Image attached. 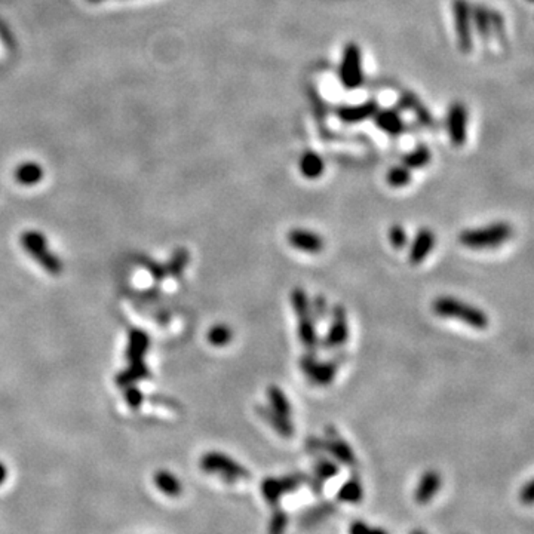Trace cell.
Segmentation results:
<instances>
[{
    "instance_id": "obj_1",
    "label": "cell",
    "mask_w": 534,
    "mask_h": 534,
    "mask_svg": "<svg viewBox=\"0 0 534 534\" xmlns=\"http://www.w3.org/2000/svg\"><path fill=\"white\" fill-rule=\"evenodd\" d=\"M432 310L436 316L444 319H457L459 322L475 329H485L490 325V318L483 309L451 296L435 298L432 303Z\"/></svg>"
},
{
    "instance_id": "obj_21",
    "label": "cell",
    "mask_w": 534,
    "mask_h": 534,
    "mask_svg": "<svg viewBox=\"0 0 534 534\" xmlns=\"http://www.w3.org/2000/svg\"><path fill=\"white\" fill-rule=\"evenodd\" d=\"M300 173L307 180H316L325 171V162L315 151H305L300 157Z\"/></svg>"
},
{
    "instance_id": "obj_7",
    "label": "cell",
    "mask_w": 534,
    "mask_h": 534,
    "mask_svg": "<svg viewBox=\"0 0 534 534\" xmlns=\"http://www.w3.org/2000/svg\"><path fill=\"white\" fill-rule=\"evenodd\" d=\"M21 245L34 258L36 263H39L51 275H60L62 272L61 260L55 254L51 253L48 240L40 231L27 230L21 235Z\"/></svg>"
},
{
    "instance_id": "obj_22",
    "label": "cell",
    "mask_w": 534,
    "mask_h": 534,
    "mask_svg": "<svg viewBox=\"0 0 534 534\" xmlns=\"http://www.w3.org/2000/svg\"><path fill=\"white\" fill-rule=\"evenodd\" d=\"M400 105H403L404 109L414 113L418 122L426 125V127H431V125L433 123V118H432L431 112L427 110V107L420 100H418V97L414 95L413 92H404L403 95H400Z\"/></svg>"
},
{
    "instance_id": "obj_12",
    "label": "cell",
    "mask_w": 534,
    "mask_h": 534,
    "mask_svg": "<svg viewBox=\"0 0 534 534\" xmlns=\"http://www.w3.org/2000/svg\"><path fill=\"white\" fill-rule=\"evenodd\" d=\"M447 132L451 142L456 147L465 146L468 140V122L469 114L466 105L463 103H453L447 113Z\"/></svg>"
},
{
    "instance_id": "obj_25",
    "label": "cell",
    "mask_w": 534,
    "mask_h": 534,
    "mask_svg": "<svg viewBox=\"0 0 534 534\" xmlns=\"http://www.w3.org/2000/svg\"><path fill=\"white\" fill-rule=\"evenodd\" d=\"M262 494L264 497V500L272 505V506H276L279 503L281 497L285 493V488H283V484H282V479L281 478H275V476H267L263 479L262 483Z\"/></svg>"
},
{
    "instance_id": "obj_31",
    "label": "cell",
    "mask_w": 534,
    "mask_h": 534,
    "mask_svg": "<svg viewBox=\"0 0 534 534\" xmlns=\"http://www.w3.org/2000/svg\"><path fill=\"white\" fill-rule=\"evenodd\" d=\"M387 238L390 245L396 248V249H403L404 246L408 245V235L407 230L404 229L403 225H392L387 231Z\"/></svg>"
},
{
    "instance_id": "obj_2",
    "label": "cell",
    "mask_w": 534,
    "mask_h": 534,
    "mask_svg": "<svg viewBox=\"0 0 534 534\" xmlns=\"http://www.w3.org/2000/svg\"><path fill=\"white\" fill-rule=\"evenodd\" d=\"M513 235V229L506 221H496L476 229H466L459 235V242L470 249H488L500 246Z\"/></svg>"
},
{
    "instance_id": "obj_20",
    "label": "cell",
    "mask_w": 534,
    "mask_h": 534,
    "mask_svg": "<svg viewBox=\"0 0 534 534\" xmlns=\"http://www.w3.org/2000/svg\"><path fill=\"white\" fill-rule=\"evenodd\" d=\"M153 483L159 492L168 497H178L183 493L181 481L169 470H157L153 476Z\"/></svg>"
},
{
    "instance_id": "obj_18",
    "label": "cell",
    "mask_w": 534,
    "mask_h": 534,
    "mask_svg": "<svg viewBox=\"0 0 534 534\" xmlns=\"http://www.w3.org/2000/svg\"><path fill=\"white\" fill-rule=\"evenodd\" d=\"M255 411L276 433L285 436V438H290V436L294 435V424L290 417L276 413L269 405H258Z\"/></svg>"
},
{
    "instance_id": "obj_17",
    "label": "cell",
    "mask_w": 534,
    "mask_h": 534,
    "mask_svg": "<svg viewBox=\"0 0 534 534\" xmlns=\"http://www.w3.org/2000/svg\"><path fill=\"white\" fill-rule=\"evenodd\" d=\"M379 104L376 100H368L361 104L343 105L337 110L338 119L344 123H359L372 118L374 113L377 112Z\"/></svg>"
},
{
    "instance_id": "obj_9",
    "label": "cell",
    "mask_w": 534,
    "mask_h": 534,
    "mask_svg": "<svg viewBox=\"0 0 534 534\" xmlns=\"http://www.w3.org/2000/svg\"><path fill=\"white\" fill-rule=\"evenodd\" d=\"M454 29L457 44L463 53H469L474 48V27H472V5L468 0H453Z\"/></svg>"
},
{
    "instance_id": "obj_24",
    "label": "cell",
    "mask_w": 534,
    "mask_h": 534,
    "mask_svg": "<svg viewBox=\"0 0 534 534\" xmlns=\"http://www.w3.org/2000/svg\"><path fill=\"white\" fill-rule=\"evenodd\" d=\"M337 498L340 502L344 503H351V505H358L362 502L364 498V488L358 476H352L351 479H347L346 483L340 487L337 493Z\"/></svg>"
},
{
    "instance_id": "obj_6",
    "label": "cell",
    "mask_w": 534,
    "mask_h": 534,
    "mask_svg": "<svg viewBox=\"0 0 534 534\" xmlns=\"http://www.w3.org/2000/svg\"><path fill=\"white\" fill-rule=\"evenodd\" d=\"M472 27H475L476 34L484 43H488L492 39L505 40V18L496 9L481 3L472 5Z\"/></svg>"
},
{
    "instance_id": "obj_33",
    "label": "cell",
    "mask_w": 534,
    "mask_h": 534,
    "mask_svg": "<svg viewBox=\"0 0 534 534\" xmlns=\"http://www.w3.org/2000/svg\"><path fill=\"white\" fill-rule=\"evenodd\" d=\"M349 534H389L385 529L372 527L364 521H355L351 524Z\"/></svg>"
},
{
    "instance_id": "obj_34",
    "label": "cell",
    "mask_w": 534,
    "mask_h": 534,
    "mask_svg": "<svg viewBox=\"0 0 534 534\" xmlns=\"http://www.w3.org/2000/svg\"><path fill=\"white\" fill-rule=\"evenodd\" d=\"M533 498H534L533 481H529V483L521 488V492H520V500H521L524 505H531V503H533Z\"/></svg>"
},
{
    "instance_id": "obj_10",
    "label": "cell",
    "mask_w": 534,
    "mask_h": 534,
    "mask_svg": "<svg viewBox=\"0 0 534 534\" xmlns=\"http://www.w3.org/2000/svg\"><path fill=\"white\" fill-rule=\"evenodd\" d=\"M349 340V320L346 307L334 305L329 309V327L322 340V347L327 351H337Z\"/></svg>"
},
{
    "instance_id": "obj_11",
    "label": "cell",
    "mask_w": 534,
    "mask_h": 534,
    "mask_svg": "<svg viewBox=\"0 0 534 534\" xmlns=\"http://www.w3.org/2000/svg\"><path fill=\"white\" fill-rule=\"evenodd\" d=\"M318 448H322L328 454H331L333 459L342 465L346 466H355L356 465V456L352 450V447L347 444L340 433L335 431L334 426H328L325 429V438L318 440Z\"/></svg>"
},
{
    "instance_id": "obj_13",
    "label": "cell",
    "mask_w": 534,
    "mask_h": 534,
    "mask_svg": "<svg viewBox=\"0 0 534 534\" xmlns=\"http://www.w3.org/2000/svg\"><path fill=\"white\" fill-rule=\"evenodd\" d=\"M287 239L292 248L307 254H319L325 246L324 238L307 229H292L288 231Z\"/></svg>"
},
{
    "instance_id": "obj_32",
    "label": "cell",
    "mask_w": 534,
    "mask_h": 534,
    "mask_svg": "<svg viewBox=\"0 0 534 534\" xmlns=\"http://www.w3.org/2000/svg\"><path fill=\"white\" fill-rule=\"evenodd\" d=\"M287 525H288V515L281 509H276L272 513L267 534H283L285 530H287Z\"/></svg>"
},
{
    "instance_id": "obj_37",
    "label": "cell",
    "mask_w": 534,
    "mask_h": 534,
    "mask_svg": "<svg viewBox=\"0 0 534 534\" xmlns=\"http://www.w3.org/2000/svg\"><path fill=\"white\" fill-rule=\"evenodd\" d=\"M409 534H426V533H424L423 530H418V529H417V530H413Z\"/></svg>"
},
{
    "instance_id": "obj_16",
    "label": "cell",
    "mask_w": 534,
    "mask_h": 534,
    "mask_svg": "<svg viewBox=\"0 0 534 534\" xmlns=\"http://www.w3.org/2000/svg\"><path fill=\"white\" fill-rule=\"evenodd\" d=\"M374 123L379 129L386 132L387 136L396 137L399 134H403L405 129V122L403 119V114L396 109H377L374 113Z\"/></svg>"
},
{
    "instance_id": "obj_15",
    "label": "cell",
    "mask_w": 534,
    "mask_h": 534,
    "mask_svg": "<svg viewBox=\"0 0 534 534\" xmlns=\"http://www.w3.org/2000/svg\"><path fill=\"white\" fill-rule=\"evenodd\" d=\"M441 485H442V478H441L440 472L435 470V469L426 470L416 487L414 502L417 505L431 503L435 494L440 492Z\"/></svg>"
},
{
    "instance_id": "obj_29",
    "label": "cell",
    "mask_w": 534,
    "mask_h": 534,
    "mask_svg": "<svg viewBox=\"0 0 534 534\" xmlns=\"http://www.w3.org/2000/svg\"><path fill=\"white\" fill-rule=\"evenodd\" d=\"M338 472H340V468H338V465L334 460L320 456V454L316 457L315 476L319 478L320 481H327L329 478H334L338 475Z\"/></svg>"
},
{
    "instance_id": "obj_3",
    "label": "cell",
    "mask_w": 534,
    "mask_h": 534,
    "mask_svg": "<svg viewBox=\"0 0 534 534\" xmlns=\"http://www.w3.org/2000/svg\"><path fill=\"white\" fill-rule=\"evenodd\" d=\"M290 297L294 314L298 319L297 334L300 342L306 347L307 352H315L319 346V337L316 333V320L312 315L310 298L307 292L301 287H297L291 291Z\"/></svg>"
},
{
    "instance_id": "obj_19",
    "label": "cell",
    "mask_w": 534,
    "mask_h": 534,
    "mask_svg": "<svg viewBox=\"0 0 534 534\" xmlns=\"http://www.w3.org/2000/svg\"><path fill=\"white\" fill-rule=\"evenodd\" d=\"M43 168L40 164L33 162V160H27L16 166L14 177L15 181L21 186H34L39 184L43 178Z\"/></svg>"
},
{
    "instance_id": "obj_30",
    "label": "cell",
    "mask_w": 534,
    "mask_h": 534,
    "mask_svg": "<svg viewBox=\"0 0 534 534\" xmlns=\"http://www.w3.org/2000/svg\"><path fill=\"white\" fill-rule=\"evenodd\" d=\"M310 309L316 322H324L329 316V306L324 294H318L314 300H310Z\"/></svg>"
},
{
    "instance_id": "obj_28",
    "label": "cell",
    "mask_w": 534,
    "mask_h": 534,
    "mask_svg": "<svg viewBox=\"0 0 534 534\" xmlns=\"http://www.w3.org/2000/svg\"><path fill=\"white\" fill-rule=\"evenodd\" d=\"M413 180L411 175V169H408L404 165H396L394 168H390L387 174H386V183L394 187V189H400V187H405Z\"/></svg>"
},
{
    "instance_id": "obj_26",
    "label": "cell",
    "mask_w": 534,
    "mask_h": 534,
    "mask_svg": "<svg viewBox=\"0 0 534 534\" xmlns=\"http://www.w3.org/2000/svg\"><path fill=\"white\" fill-rule=\"evenodd\" d=\"M432 155L429 147L417 146L403 157V165L408 169H420L431 162Z\"/></svg>"
},
{
    "instance_id": "obj_4",
    "label": "cell",
    "mask_w": 534,
    "mask_h": 534,
    "mask_svg": "<svg viewBox=\"0 0 534 534\" xmlns=\"http://www.w3.org/2000/svg\"><path fill=\"white\" fill-rule=\"evenodd\" d=\"M346 361V355L338 353L329 361H319L315 352H307L300 358V370L305 374L306 379L316 386H329L334 381L337 371L340 365Z\"/></svg>"
},
{
    "instance_id": "obj_8",
    "label": "cell",
    "mask_w": 534,
    "mask_h": 534,
    "mask_svg": "<svg viewBox=\"0 0 534 534\" xmlns=\"http://www.w3.org/2000/svg\"><path fill=\"white\" fill-rule=\"evenodd\" d=\"M338 79L347 91H355L364 84L362 51L358 43L349 42L343 48L340 67H338Z\"/></svg>"
},
{
    "instance_id": "obj_23",
    "label": "cell",
    "mask_w": 534,
    "mask_h": 534,
    "mask_svg": "<svg viewBox=\"0 0 534 534\" xmlns=\"http://www.w3.org/2000/svg\"><path fill=\"white\" fill-rule=\"evenodd\" d=\"M266 395H267V400H269V407L272 409H275L276 413H279L285 417H291L292 414L291 400L279 386L270 385L266 390Z\"/></svg>"
},
{
    "instance_id": "obj_36",
    "label": "cell",
    "mask_w": 534,
    "mask_h": 534,
    "mask_svg": "<svg viewBox=\"0 0 534 534\" xmlns=\"http://www.w3.org/2000/svg\"><path fill=\"white\" fill-rule=\"evenodd\" d=\"M8 478V468L5 466L3 461H0V485H2Z\"/></svg>"
},
{
    "instance_id": "obj_14",
    "label": "cell",
    "mask_w": 534,
    "mask_h": 534,
    "mask_svg": "<svg viewBox=\"0 0 534 534\" xmlns=\"http://www.w3.org/2000/svg\"><path fill=\"white\" fill-rule=\"evenodd\" d=\"M435 242H436V236L432 229L422 227L418 230L413 239L411 246H409V254H408L409 263L414 266L422 264L426 258L431 255L432 249L435 248Z\"/></svg>"
},
{
    "instance_id": "obj_27",
    "label": "cell",
    "mask_w": 534,
    "mask_h": 534,
    "mask_svg": "<svg viewBox=\"0 0 534 534\" xmlns=\"http://www.w3.org/2000/svg\"><path fill=\"white\" fill-rule=\"evenodd\" d=\"M207 338L209 344L216 347H225L233 340V329L226 324H217L209 328Z\"/></svg>"
},
{
    "instance_id": "obj_38",
    "label": "cell",
    "mask_w": 534,
    "mask_h": 534,
    "mask_svg": "<svg viewBox=\"0 0 534 534\" xmlns=\"http://www.w3.org/2000/svg\"><path fill=\"white\" fill-rule=\"evenodd\" d=\"M88 2L89 3H101V2H104V0H88Z\"/></svg>"
},
{
    "instance_id": "obj_35",
    "label": "cell",
    "mask_w": 534,
    "mask_h": 534,
    "mask_svg": "<svg viewBox=\"0 0 534 534\" xmlns=\"http://www.w3.org/2000/svg\"><path fill=\"white\" fill-rule=\"evenodd\" d=\"M128 400H129V405L138 407L140 400H141V395L138 394V390H132V394L128 395Z\"/></svg>"
},
{
    "instance_id": "obj_5",
    "label": "cell",
    "mask_w": 534,
    "mask_h": 534,
    "mask_svg": "<svg viewBox=\"0 0 534 534\" xmlns=\"http://www.w3.org/2000/svg\"><path fill=\"white\" fill-rule=\"evenodd\" d=\"M199 466L203 472H207V474L216 475L227 481V483H236V481L251 478V472L245 466L227 456V454H222L220 451L205 453L201 457Z\"/></svg>"
}]
</instances>
